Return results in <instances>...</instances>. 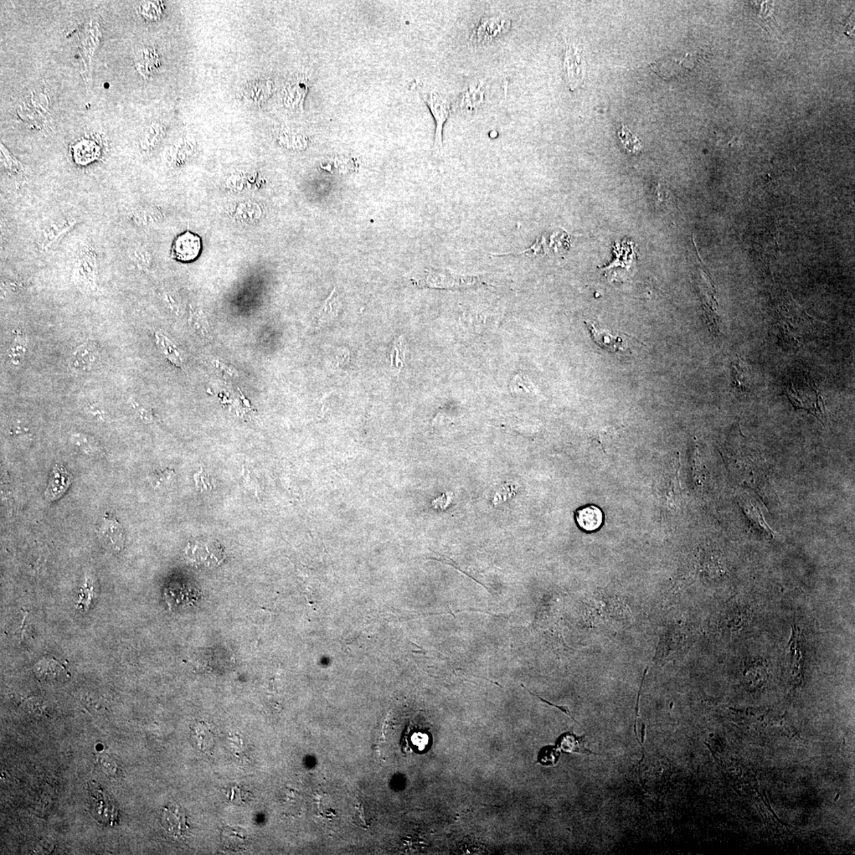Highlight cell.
Instances as JSON below:
<instances>
[{
	"label": "cell",
	"instance_id": "cell-1",
	"mask_svg": "<svg viewBox=\"0 0 855 855\" xmlns=\"http://www.w3.org/2000/svg\"><path fill=\"white\" fill-rule=\"evenodd\" d=\"M785 394L795 410H805L821 420L825 406L815 381L807 375H797L786 385Z\"/></svg>",
	"mask_w": 855,
	"mask_h": 855
},
{
	"label": "cell",
	"instance_id": "cell-2",
	"mask_svg": "<svg viewBox=\"0 0 855 855\" xmlns=\"http://www.w3.org/2000/svg\"><path fill=\"white\" fill-rule=\"evenodd\" d=\"M73 275L81 290L91 294L97 291L99 261L96 251L91 244H82L77 250Z\"/></svg>",
	"mask_w": 855,
	"mask_h": 855
},
{
	"label": "cell",
	"instance_id": "cell-3",
	"mask_svg": "<svg viewBox=\"0 0 855 855\" xmlns=\"http://www.w3.org/2000/svg\"><path fill=\"white\" fill-rule=\"evenodd\" d=\"M513 27L512 20L502 14L483 16L471 30L470 43L475 48H483L501 40Z\"/></svg>",
	"mask_w": 855,
	"mask_h": 855
},
{
	"label": "cell",
	"instance_id": "cell-4",
	"mask_svg": "<svg viewBox=\"0 0 855 855\" xmlns=\"http://www.w3.org/2000/svg\"><path fill=\"white\" fill-rule=\"evenodd\" d=\"M185 559L195 567L212 569L219 566L225 559V550L218 541L208 538L195 539L185 550Z\"/></svg>",
	"mask_w": 855,
	"mask_h": 855
},
{
	"label": "cell",
	"instance_id": "cell-5",
	"mask_svg": "<svg viewBox=\"0 0 855 855\" xmlns=\"http://www.w3.org/2000/svg\"><path fill=\"white\" fill-rule=\"evenodd\" d=\"M491 84L487 80H476L470 82L456 102L457 111L462 115H472L482 111L488 105L491 97Z\"/></svg>",
	"mask_w": 855,
	"mask_h": 855
},
{
	"label": "cell",
	"instance_id": "cell-6",
	"mask_svg": "<svg viewBox=\"0 0 855 855\" xmlns=\"http://www.w3.org/2000/svg\"><path fill=\"white\" fill-rule=\"evenodd\" d=\"M419 91L422 99L426 103L434 118V148L436 150L440 151L443 148V130L452 111V103L449 97L442 93L424 89H421Z\"/></svg>",
	"mask_w": 855,
	"mask_h": 855
},
{
	"label": "cell",
	"instance_id": "cell-7",
	"mask_svg": "<svg viewBox=\"0 0 855 855\" xmlns=\"http://www.w3.org/2000/svg\"><path fill=\"white\" fill-rule=\"evenodd\" d=\"M77 223L78 220L76 219L65 215L55 216L46 221L40 226L38 233L37 243L40 249L43 251L50 249L56 242L73 229Z\"/></svg>",
	"mask_w": 855,
	"mask_h": 855
},
{
	"label": "cell",
	"instance_id": "cell-8",
	"mask_svg": "<svg viewBox=\"0 0 855 855\" xmlns=\"http://www.w3.org/2000/svg\"><path fill=\"white\" fill-rule=\"evenodd\" d=\"M592 340L606 351L616 353L624 352L628 347L627 334L602 327L596 322H585Z\"/></svg>",
	"mask_w": 855,
	"mask_h": 855
},
{
	"label": "cell",
	"instance_id": "cell-9",
	"mask_svg": "<svg viewBox=\"0 0 855 855\" xmlns=\"http://www.w3.org/2000/svg\"><path fill=\"white\" fill-rule=\"evenodd\" d=\"M89 794L93 816L103 825H113L117 820L118 813L106 791L95 782L89 784Z\"/></svg>",
	"mask_w": 855,
	"mask_h": 855
},
{
	"label": "cell",
	"instance_id": "cell-10",
	"mask_svg": "<svg viewBox=\"0 0 855 855\" xmlns=\"http://www.w3.org/2000/svg\"><path fill=\"white\" fill-rule=\"evenodd\" d=\"M561 69L570 90L574 91L578 89L583 82V64L581 51L574 45H565Z\"/></svg>",
	"mask_w": 855,
	"mask_h": 855
},
{
	"label": "cell",
	"instance_id": "cell-11",
	"mask_svg": "<svg viewBox=\"0 0 855 855\" xmlns=\"http://www.w3.org/2000/svg\"><path fill=\"white\" fill-rule=\"evenodd\" d=\"M97 535L104 547L119 552L125 546V532L121 525L115 519L106 518L103 520Z\"/></svg>",
	"mask_w": 855,
	"mask_h": 855
},
{
	"label": "cell",
	"instance_id": "cell-12",
	"mask_svg": "<svg viewBox=\"0 0 855 855\" xmlns=\"http://www.w3.org/2000/svg\"><path fill=\"white\" fill-rule=\"evenodd\" d=\"M163 822L167 832L175 837H183L189 830L187 817L177 804L169 805L165 808Z\"/></svg>",
	"mask_w": 855,
	"mask_h": 855
},
{
	"label": "cell",
	"instance_id": "cell-13",
	"mask_svg": "<svg viewBox=\"0 0 855 855\" xmlns=\"http://www.w3.org/2000/svg\"><path fill=\"white\" fill-rule=\"evenodd\" d=\"M308 90L309 81L305 77L288 82L285 93V105L292 110H301Z\"/></svg>",
	"mask_w": 855,
	"mask_h": 855
},
{
	"label": "cell",
	"instance_id": "cell-14",
	"mask_svg": "<svg viewBox=\"0 0 855 855\" xmlns=\"http://www.w3.org/2000/svg\"><path fill=\"white\" fill-rule=\"evenodd\" d=\"M99 357V351L94 342H89L80 347L72 356L70 366L72 370L82 372L92 368Z\"/></svg>",
	"mask_w": 855,
	"mask_h": 855
},
{
	"label": "cell",
	"instance_id": "cell-15",
	"mask_svg": "<svg viewBox=\"0 0 855 855\" xmlns=\"http://www.w3.org/2000/svg\"><path fill=\"white\" fill-rule=\"evenodd\" d=\"M731 379L736 393H749L751 391V375L748 366L740 358L730 363Z\"/></svg>",
	"mask_w": 855,
	"mask_h": 855
},
{
	"label": "cell",
	"instance_id": "cell-16",
	"mask_svg": "<svg viewBox=\"0 0 855 855\" xmlns=\"http://www.w3.org/2000/svg\"><path fill=\"white\" fill-rule=\"evenodd\" d=\"M199 249V239L195 238L194 235L187 233L180 236L175 242L174 253L179 260L190 261L198 255Z\"/></svg>",
	"mask_w": 855,
	"mask_h": 855
},
{
	"label": "cell",
	"instance_id": "cell-17",
	"mask_svg": "<svg viewBox=\"0 0 855 855\" xmlns=\"http://www.w3.org/2000/svg\"><path fill=\"white\" fill-rule=\"evenodd\" d=\"M576 523L582 529L592 532L598 529L602 523V513L598 507L594 506L581 508L576 513Z\"/></svg>",
	"mask_w": 855,
	"mask_h": 855
},
{
	"label": "cell",
	"instance_id": "cell-18",
	"mask_svg": "<svg viewBox=\"0 0 855 855\" xmlns=\"http://www.w3.org/2000/svg\"><path fill=\"white\" fill-rule=\"evenodd\" d=\"M130 219L137 226H150L156 224L161 221L163 216L156 209L152 207H137L130 213Z\"/></svg>",
	"mask_w": 855,
	"mask_h": 855
},
{
	"label": "cell",
	"instance_id": "cell-19",
	"mask_svg": "<svg viewBox=\"0 0 855 855\" xmlns=\"http://www.w3.org/2000/svg\"><path fill=\"white\" fill-rule=\"evenodd\" d=\"M581 738H578V736H576L573 734L565 733L561 734L557 741H556V746L558 747L559 750L563 751V753L566 754L583 753L587 755H597L596 753H592L590 750L587 749L585 746L581 744Z\"/></svg>",
	"mask_w": 855,
	"mask_h": 855
},
{
	"label": "cell",
	"instance_id": "cell-20",
	"mask_svg": "<svg viewBox=\"0 0 855 855\" xmlns=\"http://www.w3.org/2000/svg\"><path fill=\"white\" fill-rule=\"evenodd\" d=\"M127 255L132 263L141 270H147L152 265L151 252L141 244H132L128 246Z\"/></svg>",
	"mask_w": 855,
	"mask_h": 855
},
{
	"label": "cell",
	"instance_id": "cell-21",
	"mask_svg": "<svg viewBox=\"0 0 855 855\" xmlns=\"http://www.w3.org/2000/svg\"><path fill=\"white\" fill-rule=\"evenodd\" d=\"M2 162L6 171L10 176L17 180L23 179L25 176L24 168L16 159L14 158L6 148L2 145L1 149Z\"/></svg>",
	"mask_w": 855,
	"mask_h": 855
},
{
	"label": "cell",
	"instance_id": "cell-22",
	"mask_svg": "<svg viewBox=\"0 0 855 855\" xmlns=\"http://www.w3.org/2000/svg\"><path fill=\"white\" fill-rule=\"evenodd\" d=\"M411 732L406 734V738H406V740L410 744L408 745L415 753H423L427 748H430V738L429 734L421 730L411 731Z\"/></svg>",
	"mask_w": 855,
	"mask_h": 855
},
{
	"label": "cell",
	"instance_id": "cell-23",
	"mask_svg": "<svg viewBox=\"0 0 855 855\" xmlns=\"http://www.w3.org/2000/svg\"><path fill=\"white\" fill-rule=\"evenodd\" d=\"M618 135L626 151L631 154H638L642 152V142L628 130L626 126H622Z\"/></svg>",
	"mask_w": 855,
	"mask_h": 855
},
{
	"label": "cell",
	"instance_id": "cell-24",
	"mask_svg": "<svg viewBox=\"0 0 855 855\" xmlns=\"http://www.w3.org/2000/svg\"><path fill=\"white\" fill-rule=\"evenodd\" d=\"M560 755L557 746H545L539 753L538 762L543 766H552L558 763Z\"/></svg>",
	"mask_w": 855,
	"mask_h": 855
},
{
	"label": "cell",
	"instance_id": "cell-25",
	"mask_svg": "<svg viewBox=\"0 0 855 855\" xmlns=\"http://www.w3.org/2000/svg\"><path fill=\"white\" fill-rule=\"evenodd\" d=\"M648 667H647V668H646V670H645V672H644V674H643V677H642V679L641 686H640V691H638L637 699V703H636V710H635V736H636V739H637V742H638V743H640V745H641V747H642V761H643L644 756H645V754H644V753H645V751H645V749H644L643 744H642V743L641 742V741L640 740V738H638V735H637V717H638V712H640V702L641 692H642V687H643V683H644V681H645V678H646V673H647V671H648ZM642 761H641V762H642Z\"/></svg>",
	"mask_w": 855,
	"mask_h": 855
},
{
	"label": "cell",
	"instance_id": "cell-26",
	"mask_svg": "<svg viewBox=\"0 0 855 855\" xmlns=\"http://www.w3.org/2000/svg\"><path fill=\"white\" fill-rule=\"evenodd\" d=\"M522 687H523L525 690H526V691H527V692H528L530 694L534 695V696H535V697H537V698L540 700V701H541V702H543V703L548 704V705H550V707H554V708H557V709H559V710H560V712H563V714H565V715H567V716H568V717H570L572 720H573L574 723H576V724H578L580 726H581V724L578 722V721H576V720L574 718V716H573V715H572V714H571V712H570V709H569V707H565V705H556V704H554V703H550L549 701H548V700H546V699H543V698H541L540 696H539V695L535 694L532 693V692L529 691V690H528V688H526V687H525L524 684H522Z\"/></svg>",
	"mask_w": 855,
	"mask_h": 855
},
{
	"label": "cell",
	"instance_id": "cell-27",
	"mask_svg": "<svg viewBox=\"0 0 855 855\" xmlns=\"http://www.w3.org/2000/svg\"><path fill=\"white\" fill-rule=\"evenodd\" d=\"M195 480L196 483H197V487L200 491H209V489H212L213 487L209 477L206 475H202V472H200L199 473H197V475H195Z\"/></svg>",
	"mask_w": 855,
	"mask_h": 855
},
{
	"label": "cell",
	"instance_id": "cell-28",
	"mask_svg": "<svg viewBox=\"0 0 855 855\" xmlns=\"http://www.w3.org/2000/svg\"><path fill=\"white\" fill-rule=\"evenodd\" d=\"M100 757L101 758L99 761L103 769L106 771L107 774L115 775L117 774V765L115 762H113L112 759L109 758V756L106 755Z\"/></svg>",
	"mask_w": 855,
	"mask_h": 855
}]
</instances>
